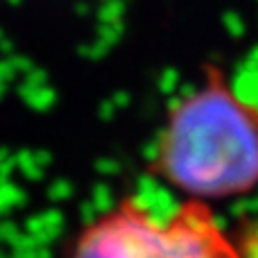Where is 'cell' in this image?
<instances>
[{
  "mask_svg": "<svg viewBox=\"0 0 258 258\" xmlns=\"http://www.w3.org/2000/svg\"><path fill=\"white\" fill-rule=\"evenodd\" d=\"M192 202L249 195L258 188V102L238 93L220 63L168 107L147 165Z\"/></svg>",
  "mask_w": 258,
  "mask_h": 258,
  "instance_id": "6da1fadb",
  "label": "cell"
},
{
  "mask_svg": "<svg viewBox=\"0 0 258 258\" xmlns=\"http://www.w3.org/2000/svg\"><path fill=\"white\" fill-rule=\"evenodd\" d=\"M68 258H242L204 202L186 200L165 222L134 197L80 231Z\"/></svg>",
  "mask_w": 258,
  "mask_h": 258,
  "instance_id": "7a4b0ae2",
  "label": "cell"
}]
</instances>
